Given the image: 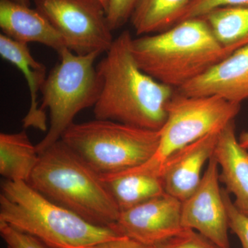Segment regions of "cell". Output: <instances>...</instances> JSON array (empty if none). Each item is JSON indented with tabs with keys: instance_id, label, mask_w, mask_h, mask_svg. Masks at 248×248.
<instances>
[{
	"instance_id": "cell-7",
	"label": "cell",
	"mask_w": 248,
	"mask_h": 248,
	"mask_svg": "<svg viewBox=\"0 0 248 248\" xmlns=\"http://www.w3.org/2000/svg\"><path fill=\"white\" fill-rule=\"evenodd\" d=\"M241 104L218 96L194 97L176 91L167 106V119L160 129L159 142L155 154L143 165L159 173L161 165L173 153L220 130L234 121Z\"/></svg>"
},
{
	"instance_id": "cell-23",
	"label": "cell",
	"mask_w": 248,
	"mask_h": 248,
	"mask_svg": "<svg viewBox=\"0 0 248 248\" xmlns=\"http://www.w3.org/2000/svg\"><path fill=\"white\" fill-rule=\"evenodd\" d=\"M156 248H220L200 233L185 229L179 234L161 243Z\"/></svg>"
},
{
	"instance_id": "cell-18",
	"label": "cell",
	"mask_w": 248,
	"mask_h": 248,
	"mask_svg": "<svg viewBox=\"0 0 248 248\" xmlns=\"http://www.w3.org/2000/svg\"><path fill=\"white\" fill-rule=\"evenodd\" d=\"M192 0H139L130 18L137 35L158 33L177 24Z\"/></svg>"
},
{
	"instance_id": "cell-19",
	"label": "cell",
	"mask_w": 248,
	"mask_h": 248,
	"mask_svg": "<svg viewBox=\"0 0 248 248\" xmlns=\"http://www.w3.org/2000/svg\"><path fill=\"white\" fill-rule=\"evenodd\" d=\"M202 18L228 53L248 46V6L214 10Z\"/></svg>"
},
{
	"instance_id": "cell-1",
	"label": "cell",
	"mask_w": 248,
	"mask_h": 248,
	"mask_svg": "<svg viewBox=\"0 0 248 248\" xmlns=\"http://www.w3.org/2000/svg\"><path fill=\"white\" fill-rule=\"evenodd\" d=\"M133 37L124 31L97 63L100 94L94 106L95 119L159 130L167 119L174 89L144 73L132 50Z\"/></svg>"
},
{
	"instance_id": "cell-17",
	"label": "cell",
	"mask_w": 248,
	"mask_h": 248,
	"mask_svg": "<svg viewBox=\"0 0 248 248\" xmlns=\"http://www.w3.org/2000/svg\"><path fill=\"white\" fill-rule=\"evenodd\" d=\"M39 159L25 130L0 134V174L6 180L29 182Z\"/></svg>"
},
{
	"instance_id": "cell-4",
	"label": "cell",
	"mask_w": 248,
	"mask_h": 248,
	"mask_svg": "<svg viewBox=\"0 0 248 248\" xmlns=\"http://www.w3.org/2000/svg\"><path fill=\"white\" fill-rule=\"evenodd\" d=\"M0 222L50 248H93L120 234L96 226L42 195L29 183H2Z\"/></svg>"
},
{
	"instance_id": "cell-25",
	"label": "cell",
	"mask_w": 248,
	"mask_h": 248,
	"mask_svg": "<svg viewBox=\"0 0 248 248\" xmlns=\"http://www.w3.org/2000/svg\"><path fill=\"white\" fill-rule=\"evenodd\" d=\"M93 248H156V246H147L126 236H120L103 242Z\"/></svg>"
},
{
	"instance_id": "cell-9",
	"label": "cell",
	"mask_w": 248,
	"mask_h": 248,
	"mask_svg": "<svg viewBox=\"0 0 248 248\" xmlns=\"http://www.w3.org/2000/svg\"><path fill=\"white\" fill-rule=\"evenodd\" d=\"M218 164L214 155L197 190L182 202V224L220 248H230L226 204L219 187Z\"/></svg>"
},
{
	"instance_id": "cell-8",
	"label": "cell",
	"mask_w": 248,
	"mask_h": 248,
	"mask_svg": "<svg viewBox=\"0 0 248 248\" xmlns=\"http://www.w3.org/2000/svg\"><path fill=\"white\" fill-rule=\"evenodd\" d=\"M62 36L66 48L79 55L107 53L115 38L99 0H32Z\"/></svg>"
},
{
	"instance_id": "cell-28",
	"label": "cell",
	"mask_w": 248,
	"mask_h": 248,
	"mask_svg": "<svg viewBox=\"0 0 248 248\" xmlns=\"http://www.w3.org/2000/svg\"></svg>"
},
{
	"instance_id": "cell-14",
	"label": "cell",
	"mask_w": 248,
	"mask_h": 248,
	"mask_svg": "<svg viewBox=\"0 0 248 248\" xmlns=\"http://www.w3.org/2000/svg\"><path fill=\"white\" fill-rule=\"evenodd\" d=\"M213 155L221 168L220 181L234 195L235 206L248 216V151L236 138L234 120L219 132Z\"/></svg>"
},
{
	"instance_id": "cell-16",
	"label": "cell",
	"mask_w": 248,
	"mask_h": 248,
	"mask_svg": "<svg viewBox=\"0 0 248 248\" xmlns=\"http://www.w3.org/2000/svg\"><path fill=\"white\" fill-rule=\"evenodd\" d=\"M101 177L120 211L166 194L159 173L143 164Z\"/></svg>"
},
{
	"instance_id": "cell-26",
	"label": "cell",
	"mask_w": 248,
	"mask_h": 248,
	"mask_svg": "<svg viewBox=\"0 0 248 248\" xmlns=\"http://www.w3.org/2000/svg\"><path fill=\"white\" fill-rule=\"evenodd\" d=\"M239 141L240 144L244 148H248V131L244 132L240 135Z\"/></svg>"
},
{
	"instance_id": "cell-12",
	"label": "cell",
	"mask_w": 248,
	"mask_h": 248,
	"mask_svg": "<svg viewBox=\"0 0 248 248\" xmlns=\"http://www.w3.org/2000/svg\"><path fill=\"white\" fill-rule=\"evenodd\" d=\"M176 92L186 96L216 95L241 104L248 99V46L235 50Z\"/></svg>"
},
{
	"instance_id": "cell-24",
	"label": "cell",
	"mask_w": 248,
	"mask_h": 248,
	"mask_svg": "<svg viewBox=\"0 0 248 248\" xmlns=\"http://www.w3.org/2000/svg\"><path fill=\"white\" fill-rule=\"evenodd\" d=\"M0 234L6 248H47L38 239L18 231L4 222H0Z\"/></svg>"
},
{
	"instance_id": "cell-6",
	"label": "cell",
	"mask_w": 248,
	"mask_h": 248,
	"mask_svg": "<svg viewBox=\"0 0 248 248\" xmlns=\"http://www.w3.org/2000/svg\"><path fill=\"white\" fill-rule=\"evenodd\" d=\"M58 55L60 62L49 73L40 91V108L48 109L50 126L45 138L36 145L40 154L61 140L79 112L94 107L102 86L94 66L101 54L79 55L66 48Z\"/></svg>"
},
{
	"instance_id": "cell-27",
	"label": "cell",
	"mask_w": 248,
	"mask_h": 248,
	"mask_svg": "<svg viewBox=\"0 0 248 248\" xmlns=\"http://www.w3.org/2000/svg\"><path fill=\"white\" fill-rule=\"evenodd\" d=\"M99 1H100L101 2H102L103 6H104V9H105L106 11H107L108 7L107 0H99Z\"/></svg>"
},
{
	"instance_id": "cell-2",
	"label": "cell",
	"mask_w": 248,
	"mask_h": 248,
	"mask_svg": "<svg viewBox=\"0 0 248 248\" xmlns=\"http://www.w3.org/2000/svg\"><path fill=\"white\" fill-rule=\"evenodd\" d=\"M132 50L142 71L175 90L231 55L202 17L186 19L163 32L133 38Z\"/></svg>"
},
{
	"instance_id": "cell-20",
	"label": "cell",
	"mask_w": 248,
	"mask_h": 248,
	"mask_svg": "<svg viewBox=\"0 0 248 248\" xmlns=\"http://www.w3.org/2000/svg\"><path fill=\"white\" fill-rule=\"evenodd\" d=\"M248 6V0H192L181 15L178 23L186 19L202 17L214 10Z\"/></svg>"
},
{
	"instance_id": "cell-3",
	"label": "cell",
	"mask_w": 248,
	"mask_h": 248,
	"mask_svg": "<svg viewBox=\"0 0 248 248\" xmlns=\"http://www.w3.org/2000/svg\"><path fill=\"white\" fill-rule=\"evenodd\" d=\"M42 195L96 226L108 228L120 208L102 177L62 141L48 147L29 181Z\"/></svg>"
},
{
	"instance_id": "cell-10",
	"label": "cell",
	"mask_w": 248,
	"mask_h": 248,
	"mask_svg": "<svg viewBox=\"0 0 248 248\" xmlns=\"http://www.w3.org/2000/svg\"><path fill=\"white\" fill-rule=\"evenodd\" d=\"M112 229L147 245L156 246L182 232V202L164 194L121 211Z\"/></svg>"
},
{
	"instance_id": "cell-21",
	"label": "cell",
	"mask_w": 248,
	"mask_h": 248,
	"mask_svg": "<svg viewBox=\"0 0 248 248\" xmlns=\"http://www.w3.org/2000/svg\"><path fill=\"white\" fill-rule=\"evenodd\" d=\"M222 195L226 204L229 228L238 236L243 248H248V216L235 206L226 190H222Z\"/></svg>"
},
{
	"instance_id": "cell-5",
	"label": "cell",
	"mask_w": 248,
	"mask_h": 248,
	"mask_svg": "<svg viewBox=\"0 0 248 248\" xmlns=\"http://www.w3.org/2000/svg\"><path fill=\"white\" fill-rule=\"evenodd\" d=\"M61 140L99 175L133 169L151 159L159 130L107 120L73 124Z\"/></svg>"
},
{
	"instance_id": "cell-22",
	"label": "cell",
	"mask_w": 248,
	"mask_h": 248,
	"mask_svg": "<svg viewBox=\"0 0 248 248\" xmlns=\"http://www.w3.org/2000/svg\"><path fill=\"white\" fill-rule=\"evenodd\" d=\"M139 0H107V16L112 31L123 27L130 20Z\"/></svg>"
},
{
	"instance_id": "cell-15",
	"label": "cell",
	"mask_w": 248,
	"mask_h": 248,
	"mask_svg": "<svg viewBox=\"0 0 248 248\" xmlns=\"http://www.w3.org/2000/svg\"><path fill=\"white\" fill-rule=\"evenodd\" d=\"M0 55L19 70L27 80L31 95V106L27 115L23 119L24 128H34L46 131V115L45 110L39 107L37 97L42 85L47 78L46 67L36 60L31 54L28 45L11 40L0 34Z\"/></svg>"
},
{
	"instance_id": "cell-13",
	"label": "cell",
	"mask_w": 248,
	"mask_h": 248,
	"mask_svg": "<svg viewBox=\"0 0 248 248\" xmlns=\"http://www.w3.org/2000/svg\"><path fill=\"white\" fill-rule=\"evenodd\" d=\"M1 33L11 40L28 45L36 42L58 54L66 48L64 42L48 19L29 0H0Z\"/></svg>"
},
{
	"instance_id": "cell-11",
	"label": "cell",
	"mask_w": 248,
	"mask_h": 248,
	"mask_svg": "<svg viewBox=\"0 0 248 248\" xmlns=\"http://www.w3.org/2000/svg\"><path fill=\"white\" fill-rule=\"evenodd\" d=\"M221 130L187 145L164 161L159 172L165 193L181 202L193 194L202 180L204 164L213 156Z\"/></svg>"
}]
</instances>
